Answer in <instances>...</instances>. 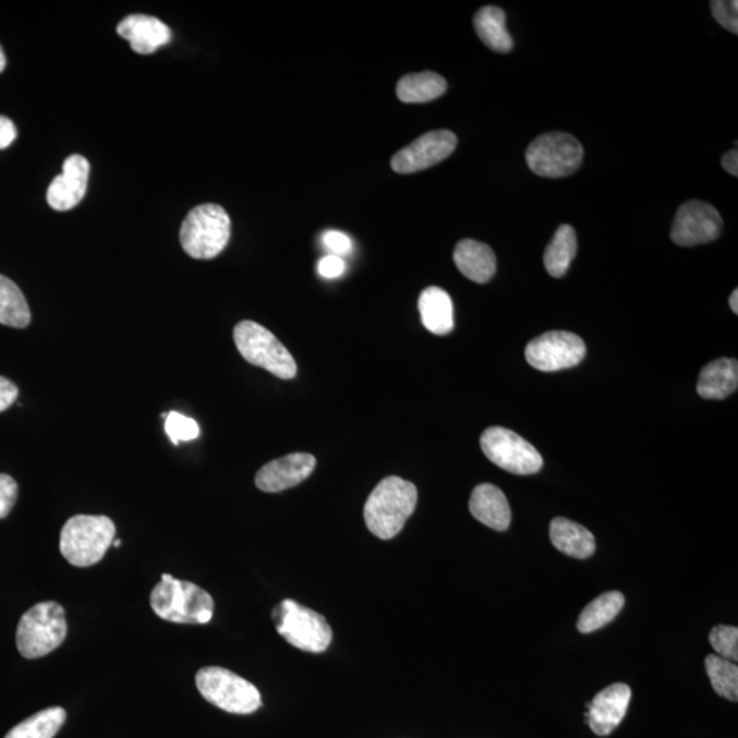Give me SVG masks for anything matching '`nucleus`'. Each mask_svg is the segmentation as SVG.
<instances>
[{
    "instance_id": "nucleus-5",
    "label": "nucleus",
    "mask_w": 738,
    "mask_h": 738,
    "mask_svg": "<svg viewBox=\"0 0 738 738\" xmlns=\"http://www.w3.org/2000/svg\"><path fill=\"white\" fill-rule=\"evenodd\" d=\"M66 634L63 607L57 602L47 601L37 603L21 617L15 639L24 658L37 660L61 648Z\"/></svg>"
},
{
    "instance_id": "nucleus-24",
    "label": "nucleus",
    "mask_w": 738,
    "mask_h": 738,
    "mask_svg": "<svg viewBox=\"0 0 738 738\" xmlns=\"http://www.w3.org/2000/svg\"><path fill=\"white\" fill-rule=\"evenodd\" d=\"M447 89L441 75L434 72L408 74L398 81L397 96L403 104H428L440 98Z\"/></svg>"
},
{
    "instance_id": "nucleus-40",
    "label": "nucleus",
    "mask_w": 738,
    "mask_h": 738,
    "mask_svg": "<svg viewBox=\"0 0 738 738\" xmlns=\"http://www.w3.org/2000/svg\"><path fill=\"white\" fill-rule=\"evenodd\" d=\"M7 64H8L7 56H4L3 48L2 46H0V73H2L4 69H7Z\"/></svg>"
},
{
    "instance_id": "nucleus-22",
    "label": "nucleus",
    "mask_w": 738,
    "mask_h": 738,
    "mask_svg": "<svg viewBox=\"0 0 738 738\" xmlns=\"http://www.w3.org/2000/svg\"><path fill=\"white\" fill-rule=\"evenodd\" d=\"M419 311L425 328L435 336H447L455 328L452 301L444 289L431 287L419 299Z\"/></svg>"
},
{
    "instance_id": "nucleus-37",
    "label": "nucleus",
    "mask_w": 738,
    "mask_h": 738,
    "mask_svg": "<svg viewBox=\"0 0 738 738\" xmlns=\"http://www.w3.org/2000/svg\"><path fill=\"white\" fill-rule=\"evenodd\" d=\"M17 138V129L8 117L0 116V149H7Z\"/></svg>"
},
{
    "instance_id": "nucleus-29",
    "label": "nucleus",
    "mask_w": 738,
    "mask_h": 738,
    "mask_svg": "<svg viewBox=\"0 0 738 738\" xmlns=\"http://www.w3.org/2000/svg\"><path fill=\"white\" fill-rule=\"evenodd\" d=\"M705 670L711 686L719 697L737 702L738 699V667L735 662L721 658L718 655H707Z\"/></svg>"
},
{
    "instance_id": "nucleus-7",
    "label": "nucleus",
    "mask_w": 738,
    "mask_h": 738,
    "mask_svg": "<svg viewBox=\"0 0 738 738\" xmlns=\"http://www.w3.org/2000/svg\"><path fill=\"white\" fill-rule=\"evenodd\" d=\"M278 633L293 648L320 654L330 648L332 629L326 618L292 600H285L273 612Z\"/></svg>"
},
{
    "instance_id": "nucleus-23",
    "label": "nucleus",
    "mask_w": 738,
    "mask_h": 738,
    "mask_svg": "<svg viewBox=\"0 0 738 738\" xmlns=\"http://www.w3.org/2000/svg\"><path fill=\"white\" fill-rule=\"evenodd\" d=\"M475 31L484 45L495 52L506 53L513 50V39L506 28V14L497 7H486L473 19Z\"/></svg>"
},
{
    "instance_id": "nucleus-41",
    "label": "nucleus",
    "mask_w": 738,
    "mask_h": 738,
    "mask_svg": "<svg viewBox=\"0 0 738 738\" xmlns=\"http://www.w3.org/2000/svg\"><path fill=\"white\" fill-rule=\"evenodd\" d=\"M121 544H122L121 539H117V541L112 542V546H114V547H117V548H120V547H121Z\"/></svg>"
},
{
    "instance_id": "nucleus-1",
    "label": "nucleus",
    "mask_w": 738,
    "mask_h": 738,
    "mask_svg": "<svg viewBox=\"0 0 738 738\" xmlns=\"http://www.w3.org/2000/svg\"><path fill=\"white\" fill-rule=\"evenodd\" d=\"M418 488L398 476L384 479L364 506L366 528L382 541L396 537L418 505Z\"/></svg>"
},
{
    "instance_id": "nucleus-15",
    "label": "nucleus",
    "mask_w": 738,
    "mask_h": 738,
    "mask_svg": "<svg viewBox=\"0 0 738 738\" xmlns=\"http://www.w3.org/2000/svg\"><path fill=\"white\" fill-rule=\"evenodd\" d=\"M89 170L88 160L84 156H69L64 160L62 174L53 178L48 186V206L61 213L77 207L88 187Z\"/></svg>"
},
{
    "instance_id": "nucleus-11",
    "label": "nucleus",
    "mask_w": 738,
    "mask_h": 738,
    "mask_svg": "<svg viewBox=\"0 0 738 738\" xmlns=\"http://www.w3.org/2000/svg\"><path fill=\"white\" fill-rule=\"evenodd\" d=\"M586 347L583 339L568 331H549L532 339L525 358L533 368L543 373L573 368L584 360Z\"/></svg>"
},
{
    "instance_id": "nucleus-32",
    "label": "nucleus",
    "mask_w": 738,
    "mask_h": 738,
    "mask_svg": "<svg viewBox=\"0 0 738 738\" xmlns=\"http://www.w3.org/2000/svg\"><path fill=\"white\" fill-rule=\"evenodd\" d=\"M711 12L718 24L731 34H738V2L737 0H714L711 2Z\"/></svg>"
},
{
    "instance_id": "nucleus-14",
    "label": "nucleus",
    "mask_w": 738,
    "mask_h": 738,
    "mask_svg": "<svg viewBox=\"0 0 738 738\" xmlns=\"http://www.w3.org/2000/svg\"><path fill=\"white\" fill-rule=\"evenodd\" d=\"M316 458L308 452H293L277 458L256 473L255 483L264 493H279L299 486L315 471Z\"/></svg>"
},
{
    "instance_id": "nucleus-28",
    "label": "nucleus",
    "mask_w": 738,
    "mask_h": 738,
    "mask_svg": "<svg viewBox=\"0 0 738 738\" xmlns=\"http://www.w3.org/2000/svg\"><path fill=\"white\" fill-rule=\"evenodd\" d=\"M66 721V711L50 707L13 727L4 738H53Z\"/></svg>"
},
{
    "instance_id": "nucleus-27",
    "label": "nucleus",
    "mask_w": 738,
    "mask_h": 738,
    "mask_svg": "<svg viewBox=\"0 0 738 738\" xmlns=\"http://www.w3.org/2000/svg\"><path fill=\"white\" fill-rule=\"evenodd\" d=\"M31 310L21 289L0 275V325L25 328L31 325Z\"/></svg>"
},
{
    "instance_id": "nucleus-19",
    "label": "nucleus",
    "mask_w": 738,
    "mask_h": 738,
    "mask_svg": "<svg viewBox=\"0 0 738 738\" xmlns=\"http://www.w3.org/2000/svg\"><path fill=\"white\" fill-rule=\"evenodd\" d=\"M455 263L468 279L476 283L492 281L497 271V257L487 244L475 240L458 242L455 251Z\"/></svg>"
},
{
    "instance_id": "nucleus-13",
    "label": "nucleus",
    "mask_w": 738,
    "mask_h": 738,
    "mask_svg": "<svg viewBox=\"0 0 738 738\" xmlns=\"http://www.w3.org/2000/svg\"><path fill=\"white\" fill-rule=\"evenodd\" d=\"M457 143L456 134L450 131L425 133L392 156V170L398 174H414L427 170L449 158L455 153Z\"/></svg>"
},
{
    "instance_id": "nucleus-35",
    "label": "nucleus",
    "mask_w": 738,
    "mask_h": 738,
    "mask_svg": "<svg viewBox=\"0 0 738 738\" xmlns=\"http://www.w3.org/2000/svg\"><path fill=\"white\" fill-rule=\"evenodd\" d=\"M347 264H344L343 258L339 256H326L323 257L319 264H317V269L323 278L334 279L339 278L344 273Z\"/></svg>"
},
{
    "instance_id": "nucleus-17",
    "label": "nucleus",
    "mask_w": 738,
    "mask_h": 738,
    "mask_svg": "<svg viewBox=\"0 0 738 738\" xmlns=\"http://www.w3.org/2000/svg\"><path fill=\"white\" fill-rule=\"evenodd\" d=\"M117 32L122 39L131 43L134 52L142 53V56L158 51L171 40L169 26L153 15H128L118 25Z\"/></svg>"
},
{
    "instance_id": "nucleus-3",
    "label": "nucleus",
    "mask_w": 738,
    "mask_h": 738,
    "mask_svg": "<svg viewBox=\"0 0 738 738\" xmlns=\"http://www.w3.org/2000/svg\"><path fill=\"white\" fill-rule=\"evenodd\" d=\"M117 528L109 517L78 515L63 525L59 549L69 564L88 568L104 559L116 541Z\"/></svg>"
},
{
    "instance_id": "nucleus-4",
    "label": "nucleus",
    "mask_w": 738,
    "mask_h": 738,
    "mask_svg": "<svg viewBox=\"0 0 738 738\" xmlns=\"http://www.w3.org/2000/svg\"><path fill=\"white\" fill-rule=\"evenodd\" d=\"M231 233L229 214L218 204H202L183 219L180 242L183 251L197 261H211L228 246Z\"/></svg>"
},
{
    "instance_id": "nucleus-12",
    "label": "nucleus",
    "mask_w": 738,
    "mask_h": 738,
    "mask_svg": "<svg viewBox=\"0 0 738 738\" xmlns=\"http://www.w3.org/2000/svg\"><path fill=\"white\" fill-rule=\"evenodd\" d=\"M722 218L718 209L709 203L691 201L683 203L676 214L672 240L678 246L709 244L721 235Z\"/></svg>"
},
{
    "instance_id": "nucleus-25",
    "label": "nucleus",
    "mask_w": 738,
    "mask_h": 738,
    "mask_svg": "<svg viewBox=\"0 0 738 738\" xmlns=\"http://www.w3.org/2000/svg\"><path fill=\"white\" fill-rule=\"evenodd\" d=\"M578 253V235L572 226L562 225L544 252V267L553 278H562Z\"/></svg>"
},
{
    "instance_id": "nucleus-33",
    "label": "nucleus",
    "mask_w": 738,
    "mask_h": 738,
    "mask_svg": "<svg viewBox=\"0 0 738 738\" xmlns=\"http://www.w3.org/2000/svg\"><path fill=\"white\" fill-rule=\"evenodd\" d=\"M19 486L12 476L0 473V520L7 519L17 503Z\"/></svg>"
},
{
    "instance_id": "nucleus-38",
    "label": "nucleus",
    "mask_w": 738,
    "mask_h": 738,
    "mask_svg": "<svg viewBox=\"0 0 738 738\" xmlns=\"http://www.w3.org/2000/svg\"><path fill=\"white\" fill-rule=\"evenodd\" d=\"M722 167L729 172L730 176H738V153L737 149H731L729 153L724 155V158L721 160Z\"/></svg>"
},
{
    "instance_id": "nucleus-9",
    "label": "nucleus",
    "mask_w": 738,
    "mask_h": 738,
    "mask_svg": "<svg viewBox=\"0 0 738 738\" xmlns=\"http://www.w3.org/2000/svg\"><path fill=\"white\" fill-rule=\"evenodd\" d=\"M583 145L572 134L553 132L536 137L528 147V167L536 176L562 178L573 174L583 161Z\"/></svg>"
},
{
    "instance_id": "nucleus-2",
    "label": "nucleus",
    "mask_w": 738,
    "mask_h": 738,
    "mask_svg": "<svg viewBox=\"0 0 738 738\" xmlns=\"http://www.w3.org/2000/svg\"><path fill=\"white\" fill-rule=\"evenodd\" d=\"M150 607L156 616L174 624L204 625L214 616V600L201 586L161 574L150 592Z\"/></svg>"
},
{
    "instance_id": "nucleus-26",
    "label": "nucleus",
    "mask_w": 738,
    "mask_h": 738,
    "mask_svg": "<svg viewBox=\"0 0 738 738\" xmlns=\"http://www.w3.org/2000/svg\"><path fill=\"white\" fill-rule=\"evenodd\" d=\"M625 606V596L621 592L610 591L596 597L580 614L578 629L581 633H592L606 627L616 618Z\"/></svg>"
},
{
    "instance_id": "nucleus-34",
    "label": "nucleus",
    "mask_w": 738,
    "mask_h": 738,
    "mask_svg": "<svg viewBox=\"0 0 738 738\" xmlns=\"http://www.w3.org/2000/svg\"><path fill=\"white\" fill-rule=\"evenodd\" d=\"M323 242H325L327 250L332 252L334 256L341 257L352 251V241H350L349 235L341 233V231H327L323 235Z\"/></svg>"
},
{
    "instance_id": "nucleus-36",
    "label": "nucleus",
    "mask_w": 738,
    "mask_h": 738,
    "mask_svg": "<svg viewBox=\"0 0 738 738\" xmlns=\"http://www.w3.org/2000/svg\"><path fill=\"white\" fill-rule=\"evenodd\" d=\"M19 387L0 376V413L8 411L19 398Z\"/></svg>"
},
{
    "instance_id": "nucleus-16",
    "label": "nucleus",
    "mask_w": 738,
    "mask_h": 738,
    "mask_svg": "<svg viewBox=\"0 0 738 738\" xmlns=\"http://www.w3.org/2000/svg\"><path fill=\"white\" fill-rule=\"evenodd\" d=\"M632 691L627 683H613L586 703V724L596 736L612 735L621 724L629 707Z\"/></svg>"
},
{
    "instance_id": "nucleus-30",
    "label": "nucleus",
    "mask_w": 738,
    "mask_h": 738,
    "mask_svg": "<svg viewBox=\"0 0 738 738\" xmlns=\"http://www.w3.org/2000/svg\"><path fill=\"white\" fill-rule=\"evenodd\" d=\"M709 640L715 653L721 658L737 662L738 660V629L729 625H718L711 630Z\"/></svg>"
},
{
    "instance_id": "nucleus-31",
    "label": "nucleus",
    "mask_w": 738,
    "mask_h": 738,
    "mask_svg": "<svg viewBox=\"0 0 738 738\" xmlns=\"http://www.w3.org/2000/svg\"><path fill=\"white\" fill-rule=\"evenodd\" d=\"M165 430L172 445L180 441L195 440L201 435V428L195 420L178 412H169L166 416Z\"/></svg>"
},
{
    "instance_id": "nucleus-6",
    "label": "nucleus",
    "mask_w": 738,
    "mask_h": 738,
    "mask_svg": "<svg viewBox=\"0 0 738 738\" xmlns=\"http://www.w3.org/2000/svg\"><path fill=\"white\" fill-rule=\"evenodd\" d=\"M237 349L247 363L268 371L279 379L289 380L298 375V364L282 342L258 323L244 320L234 327Z\"/></svg>"
},
{
    "instance_id": "nucleus-39",
    "label": "nucleus",
    "mask_w": 738,
    "mask_h": 738,
    "mask_svg": "<svg viewBox=\"0 0 738 738\" xmlns=\"http://www.w3.org/2000/svg\"><path fill=\"white\" fill-rule=\"evenodd\" d=\"M729 305L730 310L735 312V314H738V290H733V293L730 294L729 299Z\"/></svg>"
},
{
    "instance_id": "nucleus-18",
    "label": "nucleus",
    "mask_w": 738,
    "mask_h": 738,
    "mask_svg": "<svg viewBox=\"0 0 738 738\" xmlns=\"http://www.w3.org/2000/svg\"><path fill=\"white\" fill-rule=\"evenodd\" d=\"M470 510L477 521L494 531L504 532L510 527V505L504 492L494 484L484 483L473 489Z\"/></svg>"
},
{
    "instance_id": "nucleus-10",
    "label": "nucleus",
    "mask_w": 738,
    "mask_h": 738,
    "mask_svg": "<svg viewBox=\"0 0 738 738\" xmlns=\"http://www.w3.org/2000/svg\"><path fill=\"white\" fill-rule=\"evenodd\" d=\"M481 446L488 460L500 470L520 476L533 475L542 470L541 452L515 431L504 427L487 428L482 434Z\"/></svg>"
},
{
    "instance_id": "nucleus-20",
    "label": "nucleus",
    "mask_w": 738,
    "mask_h": 738,
    "mask_svg": "<svg viewBox=\"0 0 738 738\" xmlns=\"http://www.w3.org/2000/svg\"><path fill=\"white\" fill-rule=\"evenodd\" d=\"M549 539L554 547L565 556L586 559L594 556L596 542L585 527L568 519H554L549 525Z\"/></svg>"
},
{
    "instance_id": "nucleus-21",
    "label": "nucleus",
    "mask_w": 738,
    "mask_h": 738,
    "mask_svg": "<svg viewBox=\"0 0 738 738\" xmlns=\"http://www.w3.org/2000/svg\"><path fill=\"white\" fill-rule=\"evenodd\" d=\"M738 363L735 359H718L705 365L698 380V395L704 400H724L737 390Z\"/></svg>"
},
{
    "instance_id": "nucleus-8",
    "label": "nucleus",
    "mask_w": 738,
    "mask_h": 738,
    "mask_svg": "<svg viewBox=\"0 0 738 738\" xmlns=\"http://www.w3.org/2000/svg\"><path fill=\"white\" fill-rule=\"evenodd\" d=\"M196 686L207 702L230 714L246 715L262 707V694L252 682L219 666L204 667Z\"/></svg>"
}]
</instances>
